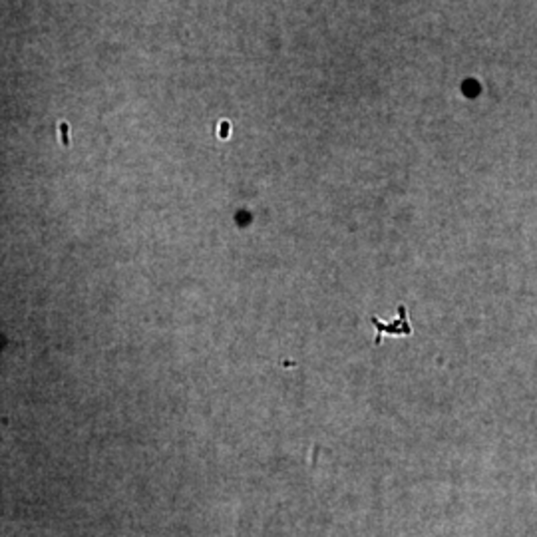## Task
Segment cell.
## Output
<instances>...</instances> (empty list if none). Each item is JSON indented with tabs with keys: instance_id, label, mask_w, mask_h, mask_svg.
Here are the masks:
<instances>
[{
	"instance_id": "1",
	"label": "cell",
	"mask_w": 537,
	"mask_h": 537,
	"mask_svg": "<svg viewBox=\"0 0 537 537\" xmlns=\"http://www.w3.org/2000/svg\"><path fill=\"white\" fill-rule=\"evenodd\" d=\"M398 313H400V318L394 320V323H390V325H384L378 316H372V318H370V323H372L374 327H376V330H378L376 343H380V334H382V332H392V334H398V336L412 334V327H410V323H408V318H406V307H404V305L398 307Z\"/></svg>"
}]
</instances>
